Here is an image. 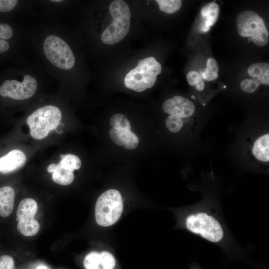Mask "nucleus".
I'll return each mask as SVG.
<instances>
[{
	"label": "nucleus",
	"instance_id": "nucleus-1",
	"mask_svg": "<svg viewBox=\"0 0 269 269\" xmlns=\"http://www.w3.org/2000/svg\"><path fill=\"white\" fill-rule=\"evenodd\" d=\"M113 21L101 35L103 43L113 45L122 40L131 26V13L127 2L123 0L113 1L109 6Z\"/></svg>",
	"mask_w": 269,
	"mask_h": 269
},
{
	"label": "nucleus",
	"instance_id": "nucleus-2",
	"mask_svg": "<svg viewBox=\"0 0 269 269\" xmlns=\"http://www.w3.org/2000/svg\"><path fill=\"white\" fill-rule=\"evenodd\" d=\"M161 70V64L153 57L140 59L137 65L125 76V85L129 89L142 92L153 86Z\"/></svg>",
	"mask_w": 269,
	"mask_h": 269
},
{
	"label": "nucleus",
	"instance_id": "nucleus-3",
	"mask_svg": "<svg viewBox=\"0 0 269 269\" xmlns=\"http://www.w3.org/2000/svg\"><path fill=\"white\" fill-rule=\"evenodd\" d=\"M61 118V112L56 106L48 105L38 109L27 118L31 136L38 140L45 138L56 128Z\"/></svg>",
	"mask_w": 269,
	"mask_h": 269
},
{
	"label": "nucleus",
	"instance_id": "nucleus-4",
	"mask_svg": "<svg viewBox=\"0 0 269 269\" xmlns=\"http://www.w3.org/2000/svg\"><path fill=\"white\" fill-rule=\"evenodd\" d=\"M123 209V199L120 192L116 189L108 190L103 193L96 201V221L101 226H111L119 220Z\"/></svg>",
	"mask_w": 269,
	"mask_h": 269
},
{
	"label": "nucleus",
	"instance_id": "nucleus-5",
	"mask_svg": "<svg viewBox=\"0 0 269 269\" xmlns=\"http://www.w3.org/2000/svg\"><path fill=\"white\" fill-rule=\"evenodd\" d=\"M238 32L242 37H250L256 45L263 46L269 41V32L263 19L256 12L246 10L237 18Z\"/></svg>",
	"mask_w": 269,
	"mask_h": 269
},
{
	"label": "nucleus",
	"instance_id": "nucleus-6",
	"mask_svg": "<svg viewBox=\"0 0 269 269\" xmlns=\"http://www.w3.org/2000/svg\"><path fill=\"white\" fill-rule=\"evenodd\" d=\"M187 229L212 243L220 242L224 231L219 221L212 215L199 212L189 215L185 220Z\"/></svg>",
	"mask_w": 269,
	"mask_h": 269
},
{
	"label": "nucleus",
	"instance_id": "nucleus-7",
	"mask_svg": "<svg viewBox=\"0 0 269 269\" xmlns=\"http://www.w3.org/2000/svg\"><path fill=\"white\" fill-rule=\"evenodd\" d=\"M44 54L53 65L60 69L69 70L74 65V54L67 43L56 35L47 36L43 43Z\"/></svg>",
	"mask_w": 269,
	"mask_h": 269
},
{
	"label": "nucleus",
	"instance_id": "nucleus-8",
	"mask_svg": "<svg viewBox=\"0 0 269 269\" xmlns=\"http://www.w3.org/2000/svg\"><path fill=\"white\" fill-rule=\"evenodd\" d=\"M37 87L35 79L29 75H25L22 82L15 80L4 81L0 85V96L16 100H24L33 96Z\"/></svg>",
	"mask_w": 269,
	"mask_h": 269
},
{
	"label": "nucleus",
	"instance_id": "nucleus-9",
	"mask_svg": "<svg viewBox=\"0 0 269 269\" xmlns=\"http://www.w3.org/2000/svg\"><path fill=\"white\" fill-rule=\"evenodd\" d=\"M163 111L180 118L184 124L194 125L196 122L193 117L195 112L194 104L188 98L175 96L166 100L162 105Z\"/></svg>",
	"mask_w": 269,
	"mask_h": 269
},
{
	"label": "nucleus",
	"instance_id": "nucleus-10",
	"mask_svg": "<svg viewBox=\"0 0 269 269\" xmlns=\"http://www.w3.org/2000/svg\"><path fill=\"white\" fill-rule=\"evenodd\" d=\"M247 154L252 162L262 166H269V134L262 133L254 136L250 140Z\"/></svg>",
	"mask_w": 269,
	"mask_h": 269
},
{
	"label": "nucleus",
	"instance_id": "nucleus-11",
	"mask_svg": "<svg viewBox=\"0 0 269 269\" xmlns=\"http://www.w3.org/2000/svg\"><path fill=\"white\" fill-rule=\"evenodd\" d=\"M24 153L19 149H13L0 158V172L6 174L13 172L25 163Z\"/></svg>",
	"mask_w": 269,
	"mask_h": 269
},
{
	"label": "nucleus",
	"instance_id": "nucleus-12",
	"mask_svg": "<svg viewBox=\"0 0 269 269\" xmlns=\"http://www.w3.org/2000/svg\"><path fill=\"white\" fill-rule=\"evenodd\" d=\"M109 134L116 144L127 149L136 148L139 143L138 137L131 130L123 131L112 128L110 130Z\"/></svg>",
	"mask_w": 269,
	"mask_h": 269
},
{
	"label": "nucleus",
	"instance_id": "nucleus-13",
	"mask_svg": "<svg viewBox=\"0 0 269 269\" xmlns=\"http://www.w3.org/2000/svg\"><path fill=\"white\" fill-rule=\"evenodd\" d=\"M15 192L10 186L0 188V216L7 217L12 213L14 206Z\"/></svg>",
	"mask_w": 269,
	"mask_h": 269
},
{
	"label": "nucleus",
	"instance_id": "nucleus-14",
	"mask_svg": "<svg viewBox=\"0 0 269 269\" xmlns=\"http://www.w3.org/2000/svg\"><path fill=\"white\" fill-rule=\"evenodd\" d=\"M219 6L215 2H210L203 6L201 10V15L205 19L201 26L203 32H207L210 27L217 22L219 15Z\"/></svg>",
	"mask_w": 269,
	"mask_h": 269
},
{
	"label": "nucleus",
	"instance_id": "nucleus-15",
	"mask_svg": "<svg viewBox=\"0 0 269 269\" xmlns=\"http://www.w3.org/2000/svg\"><path fill=\"white\" fill-rule=\"evenodd\" d=\"M48 172L52 173L53 181L61 185L71 184L74 179L73 171L68 170L58 164H51L47 167Z\"/></svg>",
	"mask_w": 269,
	"mask_h": 269
},
{
	"label": "nucleus",
	"instance_id": "nucleus-16",
	"mask_svg": "<svg viewBox=\"0 0 269 269\" xmlns=\"http://www.w3.org/2000/svg\"><path fill=\"white\" fill-rule=\"evenodd\" d=\"M37 209V203L34 199L28 198L22 200L16 211L17 221L35 219Z\"/></svg>",
	"mask_w": 269,
	"mask_h": 269
},
{
	"label": "nucleus",
	"instance_id": "nucleus-17",
	"mask_svg": "<svg viewBox=\"0 0 269 269\" xmlns=\"http://www.w3.org/2000/svg\"><path fill=\"white\" fill-rule=\"evenodd\" d=\"M248 73L260 84L269 85V64L266 62L252 64L248 69Z\"/></svg>",
	"mask_w": 269,
	"mask_h": 269
},
{
	"label": "nucleus",
	"instance_id": "nucleus-18",
	"mask_svg": "<svg viewBox=\"0 0 269 269\" xmlns=\"http://www.w3.org/2000/svg\"><path fill=\"white\" fill-rule=\"evenodd\" d=\"M17 229L18 232L25 236H33L39 231L40 225L35 219L23 220L18 221Z\"/></svg>",
	"mask_w": 269,
	"mask_h": 269
},
{
	"label": "nucleus",
	"instance_id": "nucleus-19",
	"mask_svg": "<svg viewBox=\"0 0 269 269\" xmlns=\"http://www.w3.org/2000/svg\"><path fill=\"white\" fill-rule=\"evenodd\" d=\"M219 67L216 60L209 58L207 61V67L202 73V78L208 81H212L218 77Z\"/></svg>",
	"mask_w": 269,
	"mask_h": 269
},
{
	"label": "nucleus",
	"instance_id": "nucleus-20",
	"mask_svg": "<svg viewBox=\"0 0 269 269\" xmlns=\"http://www.w3.org/2000/svg\"><path fill=\"white\" fill-rule=\"evenodd\" d=\"M61 160L59 163L65 168L74 171L79 169L81 166L80 159L77 156L72 154L61 155Z\"/></svg>",
	"mask_w": 269,
	"mask_h": 269
},
{
	"label": "nucleus",
	"instance_id": "nucleus-21",
	"mask_svg": "<svg viewBox=\"0 0 269 269\" xmlns=\"http://www.w3.org/2000/svg\"><path fill=\"white\" fill-rule=\"evenodd\" d=\"M156 2L161 11L168 14L176 12L182 5L180 0H156Z\"/></svg>",
	"mask_w": 269,
	"mask_h": 269
},
{
	"label": "nucleus",
	"instance_id": "nucleus-22",
	"mask_svg": "<svg viewBox=\"0 0 269 269\" xmlns=\"http://www.w3.org/2000/svg\"><path fill=\"white\" fill-rule=\"evenodd\" d=\"M111 126L119 130H130L131 124L128 118L123 114H116L110 120Z\"/></svg>",
	"mask_w": 269,
	"mask_h": 269
},
{
	"label": "nucleus",
	"instance_id": "nucleus-23",
	"mask_svg": "<svg viewBox=\"0 0 269 269\" xmlns=\"http://www.w3.org/2000/svg\"><path fill=\"white\" fill-rule=\"evenodd\" d=\"M166 126L170 132L175 133L179 132L184 126L182 120L174 115H169L166 118Z\"/></svg>",
	"mask_w": 269,
	"mask_h": 269
},
{
	"label": "nucleus",
	"instance_id": "nucleus-24",
	"mask_svg": "<svg viewBox=\"0 0 269 269\" xmlns=\"http://www.w3.org/2000/svg\"><path fill=\"white\" fill-rule=\"evenodd\" d=\"M100 264V254L93 252L88 254L84 261V265L86 269H97Z\"/></svg>",
	"mask_w": 269,
	"mask_h": 269
},
{
	"label": "nucleus",
	"instance_id": "nucleus-25",
	"mask_svg": "<svg viewBox=\"0 0 269 269\" xmlns=\"http://www.w3.org/2000/svg\"><path fill=\"white\" fill-rule=\"evenodd\" d=\"M100 264L103 269H113L116 261L113 256L108 252H103L100 254Z\"/></svg>",
	"mask_w": 269,
	"mask_h": 269
},
{
	"label": "nucleus",
	"instance_id": "nucleus-26",
	"mask_svg": "<svg viewBox=\"0 0 269 269\" xmlns=\"http://www.w3.org/2000/svg\"><path fill=\"white\" fill-rule=\"evenodd\" d=\"M260 84L256 79H245L240 83L241 89L245 93L252 94L255 92Z\"/></svg>",
	"mask_w": 269,
	"mask_h": 269
},
{
	"label": "nucleus",
	"instance_id": "nucleus-27",
	"mask_svg": "<svg viewBox=\"0 0 269 269\" xmlns=\"http://www.w3.org/2000/svg\"><path fill=\"white\" fill-rule=\"evenodd\" d=\"M17 3V0H0V12H8L12 10Z\"/></svg>",
	"mask_w": 269,
	"mask_h": 269
},
{
	"label": "nucleus",
	"instance_id": "nucleus-28",
	"mask_svg": "<svg viewBox=\"0 0 269 269\" xmlns=\"http://www.w3.org/2000/svg\"><path fill=\"white\" fill-rule=\"evenodd\" d=\"M14 262L13 258L9 255L0 257V269H14Z\"/></svg>",
	"mask_w": 269,
	"mask_h": 269
},
{
	"label": "nucleus",
	"instance_id": "nucleus-29",
	"mask_svg": "<svg viewBox=\"0 0 269 269\" xmlns=\"http://www.w3.org/2000/svg\"><path fill=\"white\" fill-rule=\"evenodd\" d=\"M200 78L198 72L194 70L189 72L186 75L187 82L191 86H195Z\"/></svg>",
	"mask_w": 269,
	"mask_h": 269
},
{
	"label": "nucleus",
	"instance_id": "nucleus-30",
	"mask_svg": "<svg viewBox=\"0 0 269 269\" xmlns=\"http://www.w3.org/2000/svg\"><path fill=\"white\" fill-rule=\"evenodd\" d=\"M195 87L196 90L199 92H201L204 90L205 88V84L201 78H200Z\"/></svg>",
	"mask_w": 269,
	"mask_h": 269
},
{
	"label": "nucleus",
	"instance_id": "nucleus-31",
	"mask_svg": "<svg viewBox=\"0 0 269 269\" xmlns=\"http://www.w3.org/2000/svg\"><path fill=\"white\" fill-rule=\"evenodd\" d=\"M36 269H47V267L44 265H40L38 266Z\"/></svg>",
	"mask_w": 269,
	"mask_h": 269
},
{
	"label": "nucleus",
	"instance_id": "nucleus-32",
	"mask_svg": "<svg viewBox=\"0 0 269 269\" xmlns=\"http://www.w3.org/2000/svg\"><path fill=\"white\" fill-rule=\"evenodd\" d=\"M51 1H53V2H59V1H61L62 0H52Z\"/></svg>",
	"mask_w": 269,
	"mask_h": 269
},
{
	"label": "nucleus",
	"instance_id": "nucleus-33",
	"mask_svg": "<svg viewBox=\"0 0 269 269\" xmlns=\"http://www.w3.org/2000/svg\"><path fill=\"white\" fill-rule=\"evenodd\" d=\"M100 269V268H98V269Z\"/></svg>",
	"mask_w": 269,
	"mask_h": 269
}]
</instances>
